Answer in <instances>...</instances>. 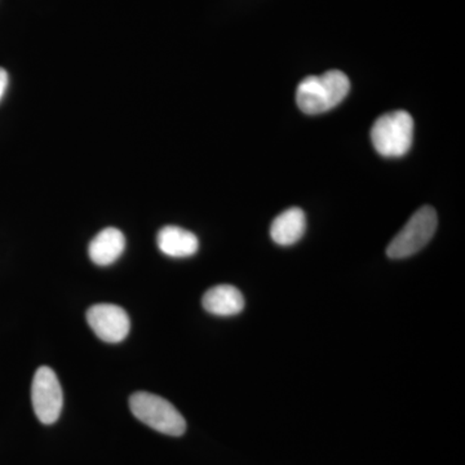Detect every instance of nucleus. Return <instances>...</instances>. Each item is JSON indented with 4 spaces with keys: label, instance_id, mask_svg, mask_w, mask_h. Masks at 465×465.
Listing matches in <instances>:
<instances>
[{
    "label": "nucleus",
    "instance_id": "obj_2",
    "mask_svg": "<svg viewBox=\"0 0 465 465\" xmlns=\"http://www.w3.org/2000/svg\"><path fill=\"white\" fill-rule=\"evenodd\" d=\"M414 140V119L405 110L385 113L371 128L376 152L385 158L403 157Z\"/></svg>",
    "mask_w": 465,
    "mask_h": 465
},
{
    "label": "nucleus",
    "instance_id": "obj_6",
    "mask_svg": "<svg viewBox=\"0 0 465 465\" xmlns=\"http://www.w3.org/2000/svg\"><path fill=\"white\" fill-rule=\"evenodd\" d=\"M92 331L105 342H121L130 333V317L124 308L114 304H96L87 311Z\"/></svg>",
    "mask_w": 465,
    "mask_h": 465
},
{
    "label": "nucleus",
    "instance_id": "obj_4",
    "mask_svg": "<svg viewBox=\"0 0 465 465\" xmlns=\"http://www.w3.org/2000/svg\"><path fill=\"white\" fill-rule=\"evenodd\" d=\"M439 219L433 207L424 206L410 217L399 234L387 247L391 259H405L423 250L437 231Z\"/></svg>",
    "mask_w": 465,
    "mask_h": 465
},
{
    "label": "nucleus",
    "instance_id": "obj_8",
    "mask_svg": "<svg viewBox=\"0 0 465 465\" xmlns=\"http://www.w3.org/2000/svg\"><path fill=\"white\" fill-rule=\"evenodd\" d=\"M202 305L213 316H237L244 309V298L237 287L219 284L206 291L202 299Z\"/></svg>",
    "mask_w": 465,
    "mask_h": 465
},
{
    "label": "nucleus",
    "instance_id": "obj_5",
    "mask_svg": "<svg viewBox=\"0 0 465 465\" xmlns=\"http://www.w3.org/2000/svg\"><path fill=\"white\" fill-rule=\"evenodd\" d=\"M32 402L41 423H56L63 411L64 394L56 372L50 367L42 366L36 370L32 384Z\"/></svg>",
    "mask_w": 465,
    "mask_h": 465
},
{
    "label": "nucleus",
    "instance_id": "obj_9",
    "mask_svg": "<svg viewBox=\"0 0 465 465\" xmlns=\"http://www.w3.org/2000/svg\"><path fill=\"white\" fill-rule=\"evenodd\" d=\"M307 231V217L299 207H291L280 213L271 225V237L278 246H292Z\"/></svg>",
    "mask_w": 465,
    "mask_h": 465
},
{
    "label": "nucleus",
    "instance_id": "obj_11",
    "mask_svg": "<svg viewBox=\"0 0 465 465\" xmlns=\"http://www.w3.org/2000/svg\"><path fill=\"white\" fill-rule=\"evenodd\" d=\"M7 87H8L7 72H5V69H2V67H0V100H2L3 96H5V90H7Z\"/></svg>",
    "mask_w": 465,
    "mask_h": 465
},
{
    "label": "nucleus",
    "instance_id": "obj_3",
    "mask_svg": "<svg viewBox=\"0 0 465 465\" xmlns=\"http://www.w3.org/2000/svg\"><path fill=\"white\" fill-rule=\"evenodd\" d=\"M130 409L134 418L143 424L168 436L180 437L185 433L186 421L170 402L149 391H137L130 397Z\"/></svg>",
    "mask_w": 465,
    "mask_h": 465
},
{
    "label": "nucleus",
    "instance_id": "obj_7",
    "mask_svg": "<svg viewBox=\"0 0 465 465\" xmlns=\"http://www.w3.org/2000/svg\"><path fill=\"white\" fill-rule=\"evenodd\" d=\"M157 244L162 253L174 259L191 258L200 249V241L194 232L174 225L164 226L159 231Z\"/></svg>",
    "mask_w": 465,
    "mask_h": 465
},
{
    "label": "nucleus",
    "instance_id": "obj_10",
    "mask_svg": "<svg viewBox=\"0 0 465 465\" xmlns=\"http://www.w3.org/2000/svg\"><path fill=\"white\" fill-rule=\"evenodd\" d=\"M125 249L124 232L116 228H106L101 231L88 247V255L92 262L99 266L114 264L121 258Z\"/></svg>",
    "mask_w": 465,
    "mask_h": 465
},
{
    "label": "nucleus",
    "instance_id": "obj_1",
    "mask_svg": "<svg viewBox=\"0 0 465 465\" xmlns=\"http://www.w3.org/2000/svg\"><path fill=\"white\" fill-rule=\"evenodd\" d=\"M349 90L348 76L341 70H329L322 75L302 79L296 90V103L305 114H321L336 108L348 96Z\"/></svg>",
    "mask_w": 465,
    "mask_h": 465
}]
</instances>
